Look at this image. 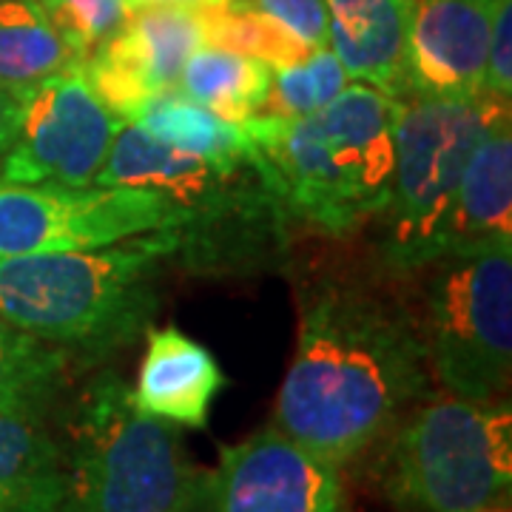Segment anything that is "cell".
<instances>
[{
  "instance_id": "cell-1",
  "label": "cell",
  "mask_w": 512,
  "mask_h": 512,
  "mask_svg": "<svg viewBox=\"0 0 512 512\" xmlns=\"http://www.w3.org/2000/svg\"><path fill=\"white\" fill-rule=\"evenodd\" d=\"M430 379L413 313L365 282L322 279L302 293L271 424L342 467L382 439Z\"/></svg>"
},
{
  "instance_id": "cell-2",
  "label": "cell",
  "mask_w": 512,
  "mask_h": 512,
  "mask_svg": "<svg viewBox=\"0 0 512 512\" xmlns=\"http://www.w3.org/2000/svg\"><path fill=\"white\" fill-rule=\"evenodd\" d=\"M94 183L163 194L174 214V262L188 274L251 276L291 256L296 222L254 143L228 160H202L126 123Z\"/></svg>"
},
{
  "instance_id": "cell-3",
  "label": "cell",
  "mask_w": 512,
  "mask_h": 512,
  "mask_svg": "<svg viewBox=\"0 0 512 512\" xmlns=\"http://www.w3.org/2000/svg\"><path fill=\"white\" fill-rule=\"evenodd\" d=\"M174 256L171 231L86 251L0 256V316L69 350L74 365H100L151 328Z\"/></svg>"
},
{
  "instance_id": "cell-4",
  "label": "cell",
  "mask_w": 512,
  "mask_h": 512,
  "mask_svg": "<svg viewBox=\"0 0 512 512\" xmlns=\"http://www.w3.org/2000/svg\"><path fill=\"white\" fill-rule=\"evenodd\" d=\"M402 100L348 83L305 117L256 111L242 128L274 171L296 225L325 237H353L379 220L396 168Z\"/></svg>"
},
{
  "instance_id": "cell-5",
  "label": "cell",
  "mask_w": 512,
  "mask_h": 512,
  "mask_svg": "<svg viewBox=\"0 0 512 512\" xmlns=\"http://www.w3.org/2000/svg\"><path fill=\"white\" fill-rule=\"evenodd\" d=\"M63 453L74 512H197L205 473L180 427L140 413L117 373L80 393Z\"/></svg>"
},
{
  "instance_id": "cell-6",
  "label": "cell",
  "mask_w": 512,
  "mask_h": 512,
  "mask_svg": "<svg viewBox=\"0 0 512 512\" xmlns=\"http://www.w3.org/2000/svg\"><path fill=\"white\" fill-rule=\"evenodd\" d=\"M510 100L481 92L476 97L402 100L396 123V168L390 200L379 214L384 265L399 274H419L444 256L453 200L473 148Z\"/></svg>"
},
{
  "instance_id": "cell-7",
  "label": "cell",
  "mask_w": 512,
  "mask_h": 512,
  "mask_svg": "<svg viewBox=\"0 0 512 512\" xmlns=\"http://www.w3.org/2000/svg\"><path fill=\"white\" fill-rule=\"evenodd\" d=\"M384 490L407 512H473L507 504L512 407L439 396L416 407L384 456Z\"/></svg>"
},
{
  "instance_id": "cell-8",
  "label": "cell",
  "mask_w": 512,
  "mask_h": 512,
  "mask_svg": "<svg viewBox=\"0 0 512 512\" xmlns=\"http://www.w3.org/2000/svg\"><path fill=\"white\" fill-rule=\"evenodd\" d=\"M424 271L416 328L430 376L450 396L504 399L512 379V248L447 254Z\"/></svg>"
},
{
  "instance_id": "cell-9",
  "label": "cell",
  "mask_w": 512,
  "mask_h": 512,
  "mask_svg": "<svg viewBox=\"0 0 512 512\" xmlns=\"http://www.w3.org/2000/svg\"><path fill=\"white\" fill-rule=\"evenodd\" d=\"M171 228L168 200L146 188L0 177V256L86 251Z\"/></svg>"
},
{
  "instance_id": "cell-10",
  "label": "cell",
  "mask_w": 512,
  "mask_h": 512,
  "mask_svg": "<svg viewBox=\"0 0 512 512\" xmlns=\"http://www.w3.org/2000/svg\"><path fill=\"white\" fill-rule=\"evenodd\" d=\"M123 126L97 97L83 63H77L29 86L18 134L0 160V177L15 183L92 185Z\"/></svg>"
},
{
  "instance_id": "cell-11",
  "label": "cell",
  "mask_w": 512,
  "mask_h": 512,
  "mask_svg": "<svg viewBox=\"0 0 512 512\" xmlns=\"http://www.w3.org/2000/svg\"><path fill=\"white\" fill-rule=\"evenodd\" d=\"M197 512H348V495L339 464L268 424L222 447Z\"/></svg>"
},
{
  "instance_id": "cell-12",
  "label": "cell",
  "mask_w": 512,
  "mask_h": 512,
  "mask_svg": "<svg viewBox=\"0 0 512 512\" xmlns=\"http://www.w3.org/2000/svg\"><path fill=\"white\" fill-rule=\"evenodd\" d=\"M200 46H205L200 9H137L89 52L83 72L97 97L123 123H131L151 97L177 89L183 66Z\"/></svg>"
},
{
  "instance_id": "cell-13",
  "label": "cell",
  "mask_w": 512,
  "mask_h": 512,
  "mask_svg": "<svg viewBox=\"0 0 512 512\" xmlns=\"http://www.w3.org/2000/svg\"><path fill=\"white\" fill-rule=\"evenodd\" d=\"M498 0H416L410 35L413 94L476 97Z\"/></svg>"
},
{
  "instance_id": "cell-14",
  "label": "cell",
  "mask_w": 512,
  "mask_h": 512,
  "mask_svg": "<svg viewBox=\"0 0 512 512\" xmlns=\"http://www.w3.org/2000/svg\"><path fill=\"white\" fill-rule=\"evenodd\" d=\"M328 49L348 80L404 100L413 94L410 35L416 0H325Z\"/></svg>"
},
{
  "instance_id": "cell-15",
  "label": "cell",
  "mask_w": 512,
  "mask_h": 512,
  "mask_svg": "<svg viewBox=\"0 0 512 512\" xmlns=\"http://www.w3.org/2000/svg\"><path fill=\"white\" fill-rule=\"evenodd\" d=\"M225 387L214 353L177 328H148L146 356L137 387L131 390L134 407L146 416L177 427H208L211 404Z\"/></svg>"
},
{
  "instance_id": "cell-16",
  "label": "cell",
  "mask_w": 512,
  "mask_h": 512,
  "mask_svg": "<svg viewBox=\"0 0 512 512\" xmlns=\"http://www.w3.org/2000/svg\"><path fill=\"white\" fill-rule=\"evenodd\" d=\"M493 248H512V114L484 131L464 165L444 256Z\"/></svg>"
},
{
  "instance_id": "cell-17",
  "label": "cell",
  "mask_w": 512,
  "mask_h": 512,
  "mask_svg": "<svg viewBox=\"0 0 512 512\" xmlns=\"http://www.w3.org/2000/svg\"><path fill=\"white\" fill-rule=\"evenodd\" d=\"M0 512H74L66 453L40 419L0 416Z\"/></svg>"
},
{
  "instance_id": "cell-18",
  "label": "cell",
  "mask_w": 512,
  "mask_h": 512,
  "mask_svg": "<svg viewBox=\"0 0 512 512\" xmlns=\"http://www.w3.org/2000/svg\"><path fill=\"white\" fill-rule=\"evenodd\" d=\"M74 359L0 316V416L40 419L66 390Z\"/></svg>"
},
{
  "instance_id": "cell-19",
  "label": "cell",
  "mask_w": 512,
  "mask_h": 512,
  "mask_svg": "<svg viewBox=\"0 0 512 512\" xmlns=\"http://www.w3.org/2000/svg\"><path fill=\"white\" fill-rule=\"evenodd\" d=\"M274 69L262 60L205 43L188 57L177 92L228 123H245L265 109Z\"/></svg>"
},
{
  "instance_id": "cell-20",
  "label": "cell",
  "mask_w": 512,
  "mask_h": 512,
  "mask_svg": "<svg viewBox=\"0 0 512 512\" xmlns=\"http://www.w3.org/2000/svg\"><path fill=\"white\" fill-rule=\"evenodd\" d=\"M86 55L57 29L40 0H0V80L32 86L83 63Z\"/></svg>"
},
{
  "instance_id": "cell-21",
  "label": "cell",
  "mask_w": 512,
  "mask_h": 512,
  "mask_svg": "<svg viewBox=\"0 0 512 512\" xmlns=\"http://www.w3.org/2000/svg\"><path fill=\"white\" fill-rule=\"evenodd\" d=\"M131 126H140L163 146L202 160H228L251 148L242 123L222 120L214 111L191 103L177 89L151 97L137 111Z\"/></svg>"
},
{
  "instance_id": "cell-22",
  "label": "cell",
  "mask_w": 512,
  "mask_h": 512,
  "mask_svg": "<svg viewBox=\"0 0 512 512\" xmlns=\"http://www.w3.org/2000/svg\"><path fill=\"white\" fill-rule=\"evenodd\" d=\"M200 15L202 26H205V43L256 57V60L268 63L271 69L302 63L316 52V49H308L299 37L285 32L271 18L259 15L254 9L234 6L228 0L217 3V6H205L200 9Z\"/></svg>"
},
{
  "instance_id": "cell-23",
  "label": "cell",
  "mask_w": 512,
  "mask_h": 512,
  "mask_svg": "<svg viewBox=\"0 0 512 512\" xmlns=\"http://www.w3.org/2000/svg\"><path fill=\"white\" fill-rule=\"evenodd\" d=\"M348 83L342 63L328 46H322L302 63L276 66L262 111H271L279 117H305L328 106Z\"/></svg>"
},
{
  "instance_id": "cell-24",
  "label": "cell",
  "mask_w": 512,
  "mask_h": 512,
  "mask_svg": "<svg viewBox=\"0 0 512 512\" xmlns=\"http://www.w3.org/2000/svg\"><path fill=\"white\" fill-rule=\"evenodd\" d=\"M57 29L89 57L126 20V0H40Z\"/></svg>"
},
{
  "instance_id": "cell-25",
  "label": "cell",
  "mask_w": 512,
  "mask_h": 512,
  "mask_svg": "<svg viewBox=\"0 0 512 512\" xmlns=\"http://www.w3.org/2000/svg\"><path fill=\"white\" fill-rule=\"evenodd\" d=\"M242 9L279 23L285 32L299 37L308 49L328 46V3L325 0H228Z\"/></svg>"
},
{
  "instance_id": "cell-26",
  "label": "cell",
  "mask_w": 512,
  "mask_h": 512,
  "mask_svg": "<svg viewBox=\"0 0 512 512\" xmlns=\"http://www.w3.org/2000/svg\"><path fill=\"white\" fill-rule=\"evenodd\" d=\"M481 92L512 103V0L495 3Z\"/></svg>"
},
{
  "instance_id": "cell-27",
  "label": "cell",
  "mask_w": 512,
  "mask_h": 512,
  "mask_svg": "<svg viewBox=\"0 0 512 512\" xmlns=\"http://www.w3.org/2000/svg\"><path fill=\"white\" fill-rule=\"evenodd\" d=\"M26 92H29V86H15V83L0 80V160H3V154L9 151L15 134H18Z\"/></svg>"
},
{
  "instance_id": "cell-28",
  "label": "cell",
  "mask_w": 512,
  "mask_h": 512,
  "mask_svg": "<svg viewBox=\"0 0 512 512\" xmlns=\"http://www.w3.org/2000/svg\"><path fill=\"white\" fill-rule=\"evenodd\" d=\"M225 0H126L128 12L137 9H151V6H188V9H205V6H217Z\"/></svg>"
},
{
  "instance_id": "cell-29",
  "label": "cell",
  "mask_w": 512,
  "mask_h": 512,
  "mask_svg": "<svg viewBox=\"0 0 512 512\" xmlns=\"http://www.w3.org/2000/svg\"><path fill=\"white\" fill-rule=\"evenodd\" d=\"M473 512H512V510H510V501H507V504H490V507H481V510H473Z\"/></svg>"
}]
</instances>
